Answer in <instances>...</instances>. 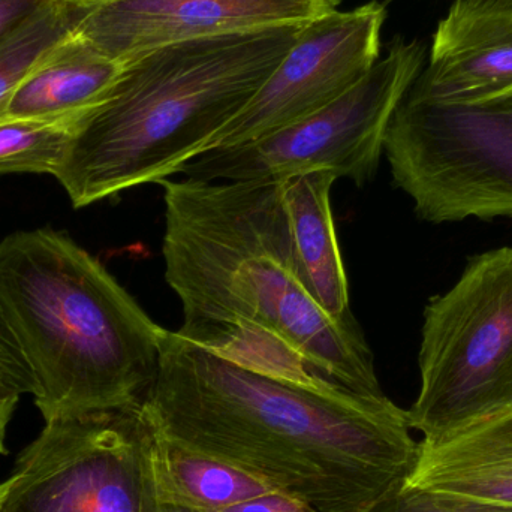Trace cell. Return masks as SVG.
Instances as JSON below:
<instances>
[{
    "instance_id": "ac0fdd59",
    "label": "cell",
    "mask_w": 512,
    "mask_h": 512,
    "mask_svg": "<svg viewBox=\"0 0 512 512\" xmlns=\"http://www.w3.org/2000/svg\"><path fill=\"white\" fill-rule=\"evenodd\" d=\"M35 393L32 372L23 352L0 310V397L20 400L24 394Z\"/></svg>"
},
{
    "instance_id": "52a82bcc",
    "label": "cell",
    "mask_w": 512,
    "mask_h": 512,
    "mask_svg": "<svg viewBox=\"0 0 512 512\" xmlns=\"http://www.w3.org/2000/svg\"><path fill=\"white\" fill-rule=\"evenodd\" d=\"M420 41L397 38L387 56L316 113L264 137L209 150L180 168L204 182L274 180L328 171L361 186L375 176L385 135L424 63Z\"/></svg>"
},
{
    "instance_id": "8fae6325",
    "label": "cell",
    "mask_w": 512,
    "mask_h": 512,
    "mask_svg": "<svg viewBox=\"0 0 512 512\" xmlns=\"http://www.w3.org/2000/svg\"><path fill=\"white\" fill-rule=\"evenodd\" d=\"M403 486L512 508V414L420 442Z\"/></svg>"
},
{
    "instance_id": "2e32d148",
    "label": "cell",
    "mask_w": 512,
    "mask_h": 512,
    "mask_svg": "<svg viewBox=\"0 0 512 512\" xmlns=\"http://www.w3.org/2000/svg\"><path fill=\"white\" fill-rule=\"evenodd\" d=\"M86 116V114H84ZM84 116L59 120H0V176L54 174Z\"/></svg>"
},
{
    "instance_id": "8992f818",
    "label": "cell",
    "mask_w": 512,
    "mask_h": 512,
    "mask_svg": "<svg viewBox=\"0 0 512 512\" xmlns=\"http://www.w3.org/2000/svg\"><path fill=\"white\" fill-rule=\"evenodd\" d=\"M0 512H188L165 495L140 403L47 421L0 483Z\"/></svg>"
},
{
    "instance_id": "6da1fadb",
    "label": "cell",
    "mask_w": 512,
    "mask_h": 512,
    "mask_svg": "<svg viewBox=\"0 0 512 512\" xmlns=\"http://www.w3.org/2000/svg\"><path fill=\"white\" fill-rule=\"evenodd\" d=\"M165 280L176 333L259 372L384 396L355 316L319 303L298 255L283 180H162Z\"/></svg>"
},
{
    "instance_id": "7a4b0ae2",
    "label": "cell",
    "mask_w": 512,
    "mask_h": 512,
    "mask_svg": "<svg viewBox=\"0 0 512 512\" xmlns=\"http://www.w3.org/2000/svg\"><path fill=\"white\" fill-rule=\"evenodd\" d=\"M144 414L159 435L319 512H364L405 484L418 444L387 396L259 372L168 331Z\"/></svg>"
},
{
    "instance_id": "7c38bea8",
    "label": "cell",
    "mask_w": 512,
    "mask_h": 512,
    "mask_svg": "<svg viewBox=\"0 0 512 512\" xmlns=\"http://www.w3.org/2000/svg\"><path fill=\"white\" fill-rule=\"evenodd\" d=\"M125 65L69 35L18 86L2 120H59L98 107Z\"/></svg>"
},
{
    "instance_id": "277c9868",
    "label": "cell",
    "mask_w": 512,
    "mask_h": 512,
    "mask_svg": "<svg viewBox=\"0 0 512 512\" xmlns=\"http://www.w3.org/2000/svg\"><path fill=\"white\" fill-rule=\"evenodd\" d=\"M0 310L45 423L143 402L155 381L167 330L68 234L0 240Z\"/></svg>"
},
{
    "instance_id": "ba28073f",
    "label": "cell",
    "mask_w": 512,
    "mask_h": 512,
    "mask_svg": "<svg viewBox=\"0 0 512 512\" xmlns=\"http://www.w3.org/2000/svg\"><path fill=\"white\" fill-rule=\"evenodd\" d=\"M385 18V6L372 0L307 23L264 86L210 150L279 131L348 92L378 62Z\"/></svg>"
},
{
    "instance_id": "4fadbf2b",
    "label": "cell",
    "mask_w": 512,
    "mask_h": 512,
    "mask_svg": "<svg viewBox=\"0 0 512 512\" xmlns=\"http://www.w3.org/2000/svg\"><path fill=\"white\" fill-rule=\"evenodd\" d=\"M282 180L298 255L316 298L334 318H352L348 277L331 213L330 194L337 177L313 171Z\"/></svg>"
},
{
    "instance_id": "d6986e66",
    "label": "cell",
    "mask_w": 512,
    "mask_h": 512,
    "mask_svg": "<svg viewBox=\"0 0 512 512\" xmlns=\"http://www.w3.org/2000/svg\"><path fill=\"white\" fill-rule=\"evenodd\" d=\"M218 512H319L306 502L288 495V493L274 492L261 498L251 499L243 504L225 508Z\"/></svg>"
},
{
    "instance_id": "9a60e30c",
    "label": "cell",
    "mask_w": 512,
    "mask_h": 512,
    "mask_svg": "<svg viewBox=\"0 0 512 512\" xmlns=\"http://www.w3.org/2000/svg\"><path fill=\"white\" fill-rule=\"evenodd\" d=\"M83 14L81 0H57L0 41V120L24 78L74 32Z\"/></svg>"
},
{
    "instance_id": "3957f363",
    "label": "cell",
    "mask_w": 512,
    "mask_h": 512,
    "mask_svg": "<svg viewBox=\"0 0 512 512\" xmlns=\"http://www.w3.org/2000/svg\"><path fill=\"white\" fill-rule=\"evenodd\" d=\"M306 24H277L165 45L126 63L81 119L54 174L72 206L179 174L212 149Z\"/></svg>"
},
{
    "instance_id": "ffe728a7",
    "label": "cell",
    "mask_w": 512,
    "mask_h": 512,
    "mask_svg": "<svg viewBox=\"0 0 512 512\" xmlns=\"http://www.w3.org/2000/svg\"><path fill=\"white\" fill-rule=\"evenodd\" d=\"M54 2L57 0H0V41Z\"/></svg>"
},
{
    "instance_id": "603a6c76",
    "label": "cell",
    "mask_w": 512,
    "mask_h": 512,
    "mask_svg": "<svg viewBox=\"0 0 512 512\" xmlns=\"http://www.w3.org/2000/svg\"><path fill=\"white\" fill-rule=\"evenodd\" d=\"M189 512V511H188Z\"/></svg>"
},
{
    "instance_id": "30bf717a",
    "label": "cell",
    "mask_w": 512,
    "mask_h": 512,
    "mask_svg": "<svg viewBox=\"0 0 512 512\" xmlns=\"http://www.w3.org/2000/svg\"><path fill=\"white\" fill-rule=\"evenodd\" d=\"M408 93L448 104L512 93L511 0H454Z\"/></svg>"
},
{
    "instance_id": "e0dca14e",
    "label": "cell",
    "mask_w": 512,
    "mask_h": 512,
    "mask_svg": "<svg viewBox=\"0 0 512 512\" xmlns=\"http://www.w3.org/2000/svg\"><path fill=\"white\" fill-rule=\"evenodd\" d=\"M364 512H512V508L402 486Z\"/></svg>"
},
{
    "instance_id": "5b68a950",
    "label": "cell",
    "mask_w": 512,
    "mask_h": 512,
    "mask_svg": "<svg viewBox=\"0 0 512 512\" xmlns=\"http://www.w3.org/2000/svg\"><path fill=\"white\" fill-rule=\"evenodd\" d=\"M409 427L436 441L512 414V248L469 261L424 310Z\"/></svg>"
},
{
    "instance_id": "44dd1931",
    "label": "cell",
    "mask_w": 512,
    "mask_h": 512,
    "mask_svg": "<svg viewBox=\"0 0 512 512\" xmlns=\"http://www.w3.org/2000/svg\"><path fill=\"white\" fill-rule=\"evenodd\" d=\"M17 403V400L2 399L0 397V456L8 454L6 433H8L9 423H11L12 417H14Z\"/></svg>"
},
{
    "instance_id": "5bb4252c",
    "label": "cell",
    "mask_w": 512,
    "mask_h": 512,
    "mask_svg": "<svg viewBox=\"0 0 512 512\" xmlns=\"http://www.w3.org/2000/svg\"><path fill=\"white\" fill-rule=\"evenodd\" d=\"M155 436L165 495L182 510L218 512L277 492L261 478L224 460L176 444L156 430Z\"/></svg>"
},
{
    "instance_id": "9c48e42d",
    "label": "cell",
    "mask_w": 512,
    "mask_h": 512,
    "mask_svg": "<svg viewBox=\"0 0 512 512\" xmlns=\"http://www.w3.org/2000/svg\"><path fill=\"white\" fill-rule=\"evenodd\" d=\"M72 35L116 62L165 45L277 24H307L339 0H81Z\"/></svg>"
},
{
    "instance_id": "7402d4cb",
    "label": "cell",
    "mask_w": 512,
    "mask_h": 512,
    "mask_svg": "<svg viewBox=\"0 0 512 512\" xmlns=\"http://www.w3.org/2000/svg\"><path fill=\"white\" fill-rule=\"evenodd\" d=\"M511 2H512V0H511Z\"/></svg>"
}]
</instances>
